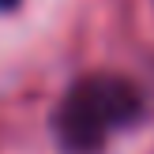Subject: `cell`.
<instances>
[{"mask_svg":"<svg viewBox=\"0 0 154 154\" xmlns=\"http://www.w3.org/2000/svg\"><path fill=\"white\" fill-rule=\"evenodd\" d=\"M143 98L120 75H87L57 105V135L68 154H98L113 128L139 120Z\"/></svg>","mask_w":154,"mask_h":154,"instance_id":"obj_1","label":"cell"},{"mask_svg":"<svg viewBox=\"0 0 154 154\" xmlns=\"http://www.w3.org/2000/svg\"><path fill=\"white\" fill-rule=\"evenodd\" d=\"M19 0H0V11H8V8H15Z\"/></svg>","mask_w":154,"mask_h":154,"instance_id":"obj_2","label":"cell"}]
</instances>
